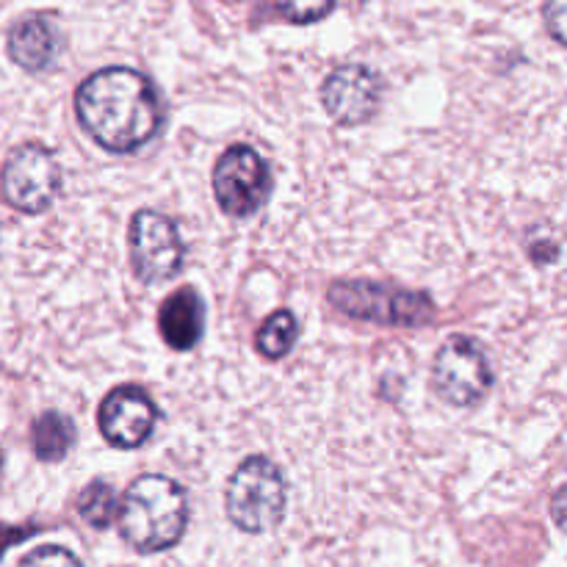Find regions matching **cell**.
I'll list each match as a JSON object with an SVG mask.
<instances>
[{"instance_id": "cell-8", "label": "cell", "mask_w": 567, "mask_h": 567, "mask_svg": "<svg viewBox=\"0 0 567 567\" xmlns=\"http://www.w3.org/2000/svg\"><path fill=\"white\" fill-rule=\"evenodd\" d=\"M186 247L181 230L158 210H138L131 225V264L142 282L155 286L181 275Z\"/></svg>"}, {"instance_id": "cell-10", "label": "cell", "mask_w": 567, "mask_h": 567, "mask_svg": "<svg viewBox=\"0 0 567 567\" xmlns=\"http://www.w3.org/2000/svg\"><path fill=\"white\" fill-rule=\"evenodd\" d=\"M100 432L114 449H138L150 441L158 424V408L136 385L111 391L100 404Z\"/></svg>"}, {"instance_id": "cell-19", "label": "cell", "mask_w": 567, "mask_h": 567, "mask_svg": "<svg viewBox=\"0 0 567 567\" xmlns=\"http://www.w3.org/2000/svg\"><path fill=\"white\" fill-rule=\"evenodd\" d=\"M3 463H6V457H3V449H0V474H3Z\"/></svg>"}, {"instance_id": "cell-12", "label": "cell", "mask_w": 567, "mask_h": 567, "mask_svg": "<svg viewBox=\"0 0 567 567\" xmlns=\"http://www.w3.org/2000/svg\"><path fill=\"white\" fill-rule=\"evenodd\" d=\"M158 330L164 341L177 352H188L199 343L205 330V305L194 288L169 293L161 305Z\"/></svg>"}, {"instance_id": "cell-15", "label": "cell", "mask_w": 567, "mask_h": 567, "mask_svg": "<svg viewBox=\"0 0 567 567\" xmlns=\"http://www.w3.org/2000/svg\"><path fill=\"white\" fill-rule=\"evenodd\" d=\"M116 509H120L116 493L114 487L105 485V482H92V485L81 493V498H78V515H81L92 529H105V526L116 518Z\"/></svg>"}, {"instance_id": "cell-14", "label": "cell", "mask_w": 567, "mask_h": 567, "mask_svg": "<svg viewBox=\"0 0 567 567\" xmlns=\"http://www.w3.org/2000/svg\"><path fill=\"white\" fill-rule=\"evenodd\" d=\"M297 338H299L297 316H293L291 310H277V313H271L269 319L260 324L258 336H255V347H258V352L264 354V358L280 360L291 352Z\"/></svg>"}, {"instance_id": "cell-11", "label": "cell", "mask_w": 567, "mask_h": 567, "mask_svg": "<svg viewBox=\"0 0 567 567\" xmlns=\"http://www.w3.org/2000/svg\"><path fill=\"white\" fill-rule=\"evenodd\" d=\"M6 48L17 66L25 72H44L59 55V28L44 14H28L11 25Z\"/></svg>"}, {"instance_id": "cell-3", "label": "cell", "mask_w": 567, "mask_h": 567, "mask_svg": "<svg viewBox=\"0 0 567 567\" xmlns=\"http://www.w3.org/2000/svg\"><path fill=\"white\" fill-rule=\"evenodd\" d=\"M227 518L247 535L275 529L286 513V480L269 457L244 460L227 485Z\"/></svg>"}, {"instance_id": "cell-5", "label": "cell", "mask_w": 567, "mask_h": 567, "mask_svg": "<svg viewBox=\"0 0 567 567\" xmlns=\"http://www.w3.org/2000/svg\"><path fill=\"white\" fill-rule=\"evenodd\" d=\"M0 188L11 208L22 210V214H42L59 197V161L44 144H20L6 158L3 172H0Z\"/></svg>"}, {"instance_id": "cell-9", "label": "cell", "mask_w": 567, "mask_h": 567, "mask_svg": "<svg viewBox=\"0 0 567 567\" xmlns=\"http://www.w3.org/2000/svg\"><path fill=\"white\" fill-rule=\"evenodd\" d=\"M382 100V81L365 64H343L321 86V103L338 125H363Z\"/></svg>"}, {"instance_id": "cell-16", "label": "cell", "mask_w": 567, "mask_h": 567, "mask_svg": "<svg viewBox=\"0 0 567 567\" xmlns=\"http://www.w3.org/2000/svg\"><path fill=\"white\" fill-rule=\"evenodd\" d=\"M277 11L286 17L288 22H297V25H310V22L324 20L332 11L336 0H275Z\"/></svg>"}, {"instance_id": "cell-17", "label": "cell", "mask_w": 567, "mask_h": 567, "mask_svg": "<svg viewBox=\"0 0 567 567\" xmlns=\"http://www.w3.org/2000/svg\"><path fill=\"white\" fill-rule=\"evenodd\" d=\"M20 567H83V565L81 559H78L72 551H66V548L44 546L28 554V557L20 563Z\"/></svg>"}, {"instance_id": "cell-2", "label": "cell", "mask_w": 567, "mask_h": 567, "mask_svg": "<svg viewBox=\"0 0 567 567\" xmlns=\"http://www.w3.org/2000/svg\"><path fill=\"white\" fill-rule=\"evenodd\" d=\"M188 524L186 491L161 474L142 476L122 496L120 532L127 546L158 554L175 546Z\"/></svg>"}, {"instance_id": "cell-1", "label": "cell", "mask_w": 567, "mask_h": 567, "mask_svg": "<svg viewBox=\"0 0 567 567\" xmlns=\"http://www.w3.org/2000/svg\"><path fill=\"white\" fill-rule=\"evenodd\" d=\"M75 111L89 136L109 153H133L158 133L164 109L147 75L131 66L92 72L75 92Z\"/></svg>"}, {"instance_id": "cell-18", "label": "cell", "mask_w": 567, "mask_h": 567, "mask_svg": "<svg viewBox=\"0 0 567 567\" xmlns=\"http://www.w3.org/2000/svg\"><path fill=\"white\" fill-rule=\"evenodd\" d=\"M563 14H565V0H546V20L551 28V37L563 42Z\"/></svg>"}, {"instance_id": "cell-4", "label": "cell", "mask_w": 567, "mask_h": 567, "mask_svg": "<svg viewBox=\"0 0 567 567\" xmlns=\"http://www.w3.org/2000/svg\"><path fill=\"white\" fill-rule=\"evenodd\" d=\"M327 299L352 319L385 327H419L435 316V305L426 293L402 291L382 282H336Z\"/></svg>"}, {"instance_id": "cell-7", "label": "cell", "mask_w": 567, "mask_h": 567, "mask_svg": "<svg viewBox=\"0 0 567 567\" xmlns=\"http://www.w3.org/2000/svg\"><path fill=\"white\" fill-rule=\"evenodd\" d=\"M271 192V172L264 155L249 144H236L214 166V194L227 216L247 219L258 214Z\"/></svg>"}, {"instance_id": "cell-6", "label": "cell", "mask_w": 567, "mask_h": 567, "mask_svg": "<svg viewBox=\"0 0 567 567\" xmlns=\"http://www.w3.org/2000/svg\"><path fill=\"white\" fill-rule=\"evenodd\" d=\"M435 391L457 408H474L493 385V369L485 349L471 336H452L432 363Z\"/></svg>"}, {"instance_id": "cell-13", "label": "cell", "mask_w": 567, "mask_h": 567, "mask_svg": "<svg viewBox=\"0 0 567 567\" xmlns=\"http://www.w3.org/2000/svg\"><path fill=\"white\" fill-rule=\"evenodd\" d=\"M75 446V424L64 413L48 410L31 424V449L42 463H59Z\"/></svg>"}]
</instances>
